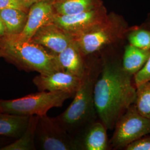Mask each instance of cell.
Returning a JSON list of instances; mask_svg holds the SVG:
<instances>
[{
	"label": "cell",
	"mask_w": 150,
	"mask_h": 150,
	"mask_svg": "<svg viewBox=\"0 0 150 150\" xmlns=\"http://www.w3.org/2000/svg\"><path fill=\"white\" fill-rule=\"evenodd\" d=\"M30 117L0 111V136L17 139L27 128Z\"/></svg>",
	"instance_id": "obj_14"
},
{
	"label": "cell",
	"mask_w": 150,
	"mask_h": 150,
	"mask_svg": "<svg viewBox=\"0 0 150 150\" xmlns=\"http://www.w3.org/2000/svg\"><path fill=\"white\" fill-rule=\"evenodd\" d=\"M6 35V31L4 23L0 17V37L4 36Z\"/></svg>",
	"instance_id": "obj_25"
},
{
	"label": "cell",
	"mask_w": 150,
	"mask_h": 150,
	"mask_svg": "<svg viewBox=\"0 0 150 150\" xmlns=\"http://www.w3.org/2000/svg\"><path fill=\"white\" fill-rule=\"evenodd\" d=\"M7 144H7V142L5 141V139H2V138L0 137V149Z\"/></svg>",
	"instance_id": "obj_26"
},
{
	"label": "cell",
	"mask_w": 150,
	"mask_h": 150,
	"mask_svg": "<svg viewBox=\"0 0 150 150\" xmlns=\"http://www.w3.org/2000/svg\"><path fill=\"white\" fill-rule=\"evenodd\" d=\"M116 45L100 52L101 70L94 91L97 116L108 130L114 129L118 119L134 103L136 97L134 76L124 70L123 53L116 51Z\"/></svg>",
	"instance_id": "obj_1"
},
{
	"label": "cell",
	"mask_w": 150,
	"mask_h": 150,
	"mask_svg": "<svg viewBox=\"0 0 150 150\" xmlns=\"http://www.w3.org/2000/svg\"><path fill=\"white\" fill-rule=\"evenodd\" d=\"M3 57V52L2 51V50L0 49V58Z\"/></svg>",
	"instance_id": "obj_27"
},
{
	"label": "cell",
	"mask_w": 150,
	"mask_h": 150,
	"mask_svg": "<svg viewBox=\"0 0 150 150\" xmlns=\"http://www.w3.org/2000/svg\"><path fill=\"white\" fill-rule=\"evenodd\" d=\"M36 150H78L77 140L59 123L56 117L39 116L35 134Z\"/></svg>",
	"instance_id": "obj_6"
},
{
	"label": "cell",
	"mask_w": 150,
	"mask_h": 150,
	"mask_svg": "<svg viewBox=\"0 0 150 150\" xmlns=\"http://www.w3.org/2000/svg\"><path fill=\"white\" fill-rule=\"evenodd\" d=\"M20 1L22 4H23V5L24 6V7L27 10H29V8L34 4L43 1H47V0H20Z\"/></svg>",
	"instance_id": "obj_24"
},
{
	"label": "cell",
	"mask_w": 150,
	"mask_h": 150,
	"mask_svg": "<svg viewBox=\"0 0 150 150\" xmlns=\"http://www.w3.org/2000/svg\"><path fill=\"white\" fill-rule=\"evenodd\" d=\"M75 93L64 91H40L13 100H0V111L21 116H44L54 107H61Z\"/></svg>",
	"instance_id": "obj_5"
},
{
	"label": "cell",
	"mask_w": 150,
	"mask_h": 150,
	"mask_svg": "<svg viewBox=\"0 0 150 150\" xmlns=\"http://www.w3.org/2000/svg\"><path fill=\"white\" fill-rule=\"evenodd\" d=\"M31 40L50 52L58 54L67 47L74 41V38L70 33L50 22L40 27Z\"/></svg>",
	"instance_id": "obj_9"
},
{
	"label": "cell",
	"mask_w": 150,
	"mask_h": 150,
	"mask_svg": "<svg viewBox=\"0 0 150 150\" xmlns=\"http://www.w3.org/2000/svg\"><path fill=\"white\" fill-rule=\"evenodd\" d=\"M55 13L74 15L96 9L102 5V0H53Z\"/></svg>",
	"instance_id": "obj_16"
},
{
	"label": "cell",
	"mask_w": 150,
	"mask_h": 150,
	"mask_svg": "<svg viewBox=\"0 0 150 150\" xmlns=\"http://www.w3.org/2000/svg\"><path fill=\"white\" fill-rule=\"evenodd\" d=\"M113 129L110 139L111 149L125 150L130 143L150 134V120L142 116L133 103L118 119Z\"/></svg>",
	"instance_id": "obj_7"
},
{
	"label": "cell",
	"mask_w": 150,
	"mask_h": 150,
	"mask_svg": "<svg viewBox=\"0 0 150 150\" xmlns=\"http://www.w3.org/2000/svg\"><path fill=\"white\" fill-rule=\"evenodd\" d=\"M80 78L59 71L48 75L40 74L34 77L33 83L40 91H64L75 93Z\"/></svg>",
	"instance_id": "obj_10"
},
{
	"label": "cell",
	"mask_w": 150,
	"mask_h": 150,
	"mask_svg": "<svg viewBox=\"0 0 150 150\" xmlns=\"http://www.w3.org/2000/svg\"><path fill=\"white\" fill-rule=\"evenodd\" d=\"M129 28L122 16L111 12L102 23L74 38L86 57L121 42L126 37Z\"/></svg>",
	"instance_id": "obj_4"
},
{
	"label": "cell",
	"mask_w": 150,
	"mask_h": 150,
	"mask_svg": "<svg viewBox=\"0 0 150 150\" xmlns=\"http://www.w3.org/2000/svg\"><path fill=\"white\" fill-rule=\"evenodd\" d=\"M107 127L98 120L89 125L76 136L78 150H111Z\"/></svg>",
	"instance_id": "obj_11"
},
{
	"label": "cell",
	"mask_w": 150,
	"mask_h": 150,
	"mask_svg": "<svg viewBox=\"0 0 150 150\" xmlns=\"http://www.w3.org/2000/svg\"><path fill=\"white\" fill-rule=\"evenodd\" d=\"M101 70L100 52L86 56L85 69L72 102L64 112L56 117L62 126L75 137L98 117L94 91Z\"/></svg>",
	"instance_id": "obj_2"
},
{
	"label": "cell",
	"mask_w": 150,
	"mask_h": 150,
	"mask_svg": "<svg viewBox=\"0 0 150 150\" xmlns=\"http://www.w3.org/2000/svg\"><path fill=\"white\" fill-rule=\"evenodd\" d=\"M143 25L150 30V20ZM134 79L136 87L142 83L150 81V57L144 67L134 75Z\"/></svg>",
	"instance_id": "obj_21"
},
{
	"label": "cell",
	"mask_w": 150,
	"mask_h": 150,
	"mask_svg": "<svg viewBox=\"0 0 150 150\" xmlns=\"http://www.w3.org/2000/svg\"><path fill=\"white\" fill-rule=\"evenodd\" d=\"M125 150H150V134L145 135L130 143Z\"/></svg>",
	"instance_id": "obj_22"
},
{
	"label": "cell",
	"mask_w": 150,
	"mask_h": 150,
	"mask_svg": "<svg viewBox=\"0 0 150 150\" xmlns=\"http://www.w3.org/2000/svg\"><path fill=\"white\" fill-rule=\"evenodd\" d=\"M136 87L134 106L142 116L150 120V81L142 83Z\"/></svg>",
	"instance_id": "obj_20"
},
{
	"label": "cell",
	"mask_w": 150,
	"mask_h": 150,
	"mask_svg": "<svg viewBox=\"0 0 150 150\" xmlns=\"http://www.w3.org/2000/svg\"><path fill=\"white\" fill-rule=\"evenodd\" d=\"M61 71L81 78L86 66V57L74 41L58 54H54Z\"/></svg>",
	"instance_id": "obj_13"
},
{
	"label": "cell",
	"mask_w": 150,
	"mask_h": 150,
	"mask_svg": "<svg viewBox=\"0 0 150 150\" xmlns=\"http://www.w3.org/2000/svg\"><path fill=\"white\" fill-rule=\"evenodd\" d=\"M129 44L136 47L150 50V30L144 25L129 27L126 37Z\"/></svg>",
	"instance_id": "obj_19"
},
{
	"label": "cell",
	"mask_w": 150,
	"mask_h": 150,
	"mask_svg": "<svg viewBox=\"0 0 150 150\" xmlns=\"http://www.w3.org/2000/svg\"><path fill=\"white\" fill-rule=\"evenodd\" d=\"M54 13L53 0L34 4L29 8L27 22L23 31L18 35L22 38L31 40L40 27L52 22Z\"/></svg>",
	"instance_id": "obj_12"
},
{
	"label": "cell",
	"mask_w": 150,
	"mask_h": 150,
	"mask_svg": "<svg viewBox=\"0 0 150 150\" xmlns=\"http://www.w3.org/2000/svg\"><path fill=\"white\" fill-rule=\"evenodd\" d=\"M108 15L106 8L102 5L96 9L74 15L54 13L52 22L74 37L102 23Z\"/></svg>",
	"instance_id": "obj_8"
},
{
	"label": "cell",
	"mask_w": 150,
	"mask_h": 150,
	"mask_svg": "<svg viewBox=\"0 0 150 150\" xmlns=\"http://www.w3.org/2000/svg\"><path fill=\"white\" fill-rule=\"evenodd\" d=\"M0 49L3 57L20 70L36 71L41 75L61 71L54 54L31 40L22 38L18 35L0 37Z\"/></svg>",
	"instance_id": "obj_3"
},
{
	"label": "cell",
	"mask_w": 150,
	"mask_h": 150,
	"mask_svg": "<svg viewBox=\"0 0 150 150\" xmlns=\"http://www.w3.org/2000/svg\"><path fill=\"white\" fill-rule=\"evenodd\" d=\"M10 8H19L28 11L23 5L20 0H0V10Z\"/></svg>",
	"instance_id": "obj_23"
},
{
	"label": "cell",
	"mask_w": 150,
	"mask_h": 150,
	"mask_svg": "<svg viewBox=\"0 0 150 150\" xmlns=\"http://www.w3.org/2000/svg\"><path fill=\"white\" fill-rule=\"evenodd\" d=\"M28 11L10 8L0 10V17L5 26L6 35H20L27 22Z\"/></svg>",
	"instance_id": "obj_17"
},
{
	"label": "cell",
	"mask_w": 150,
	"mask_h": 150,
	"mask_svg": "<svg viewBox=\"0 0 150 150\" xmlns=\"http://www.w3.org/2000/svg\"><path fill=\"white\" fill-rule=\"evenodd\" d=\"M38 116H30L27 128L21 136L12 142L2 147L0 150H35V134Z\"/></svg>",
	"instance_id": "obj_18"
},
{
	"label": "cell",
	"mask_w": 150,
	"mask_h": 150,
	"mask_svg": "<svg viewBox=\"0 0 150 150\" xmlns=\"http://www.w3.org/2000/svg\"><path fill=\"white\" fill-rule=\"evenodd\" d=\"M150 57V50H144L129 44L122 55L123 69L128 74L134 76L147 63Z\"/></svg>",
	"instance_id": "obj_15"
}]
</instances>
